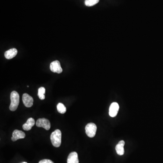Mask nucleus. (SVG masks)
Wrapping results in <instances>:
<instances>
[{
    "label": "nucleus",
    "instance_id": "obj_1",
    "mask_svg": "<svg viewBox=\"0 0 163 163\" xmlns=\"http://www.w3.org/2000/svg\"><path fill=\"white\" fill-rule=\"evenodd\" d=\"M62 133L59 130H56L52 133L51 140L52 144L54 147H59L61 144Z\"/></svg>",
    "mask_w": 163,
    "mask_h": 163
},
{
    "label": "nucleus",
    "instance_id": "obj_2",
    "mask_svg": "<svg viewBox=\"0 0 163 163\" xmlns=\"http://www.w3.org/2000/svg\"><path fill=\"white\" fill-rule=\"evenodd\" d=\"M11 104L10 110L11 111H15L18 108L20 102V96L18 93L16 91H13L11 94Z\"/></svg>",
    "mask_w": 163,
    "mask_h": 163
},
{
    "label": "nucleus",
    "instance_id": "obj_3",
    "mask_svg": "<svg viewBox=\"0 0 163 163\" xmlns=\"http://www.w3.org/2000/svg\"><path fill=\"white\" fill-rule=\"evenodd\" d=\"M97 130V126L93 123H89L85 127L86 134L90 138H93L95 137Z\"/></svg>",
    "mask_w": 163,
    "mask_h": 163
},
{
    "label": "nucleus",
    "instance_id": "obj_4",
    "mask_svg": "<svg viewBox=\"0 0 163 163\" xmlns=\"http://www.w3.org/2000/svg\"><path fill=\"white\" fill-rule=\"evenodd\" d=\"M36 125L38 127H43L46 130H49L51 128V124L50 121L46 118H40L38 119Z\"/></svg>",
    "mask_w": 163,
    "mask_h": 163
},
{
    "label": "nucleus",
    "instance_id": "obj_5",
    "mask_svg": "<svg viewBox=\"0 0 163 163\" xmlns=\"http://www.w3.org/2000/svg\"><path fill=\"white\" fill-rule=\"evenodd\" d=\"M50 69L52 72L56 73H61L63 71L61 63L58 61H54L51 63Z\"/></svg>",
    "mask_w": 163,
    "mask_h": 163
},
{
    "label": "nucleus",
    "instance_id": "obj_6",
    "mask_svg": "<svg viewBox=\"0 0 163 163\" xmlns=\"http://www.w3.org/2000/svg\"><path fill=\"white\" fill-rule=\"evenodd\" d=\"M22 100L23 103L27 107H31L33 105V98L27 93H24L23 94L22 96Z\"/></svg>",
    "mask_w": 163,
    "mask_h": 163
},
{
    "label": "nucleus",
    "instance_id": "obj_7",
    "mask_svg": "<svg viewBox=\"0 0 163 163\" xmlns=\"http://www.w3.org/2000/svg\"><path fill=\"white\" fill-rule=\"evenodd\" d=\"M119 110V106L117 102H113L110 105L109 108V115L112 117H114L117 116Z\"/></svg>",
    "mask_w": 163,
    "mask_h": 163
},
{
    "label": "nucleus",
    "instance_id": "obj_8",
    "mask_svg": "<svg viewBox=\"0 0 163 163\" xmlns=\"http://www.w3.org/2000/svg\"><path fill=\"white\" fill-rule=\"evenodd\" d=\"M25 137H26V134L24 132L18 130H15L12 133L11 140L13 141H16L18 140L24 138Z\"/></svg>",
    "mask_w": 163,
    "mask_h": 163
},
{
    "label": "nucleus",
    "instance_id": "obj_9",
    "mask_svg": "<svg viewBox=\"0 0 163 163\" xmlns=\"http://www.w3.org/2000/svg\"><path fill=\"white\" fill-rule=\"evenodd\" d=\"M67 163H79L78 154L77 152L70 153L68 157Z\"/></svg>",
    "mask_w": 163,
    "mask_h": 163
},
{
    "label": "nucleus",
    "instance_id": "obj_10",
    "mask_svg": "<svg viewBox=\"0 0 163 163\" xmlns=\"http://www.w3.org/2000/svg\"><path fill=\"white\" fill-rule=\"evenodd\" d=\"M35 120L33 118H30L27 120V121L23 125V129L25 130H31L32 127L35 125Z\"/></svg>",
    "mask_w": 163,
    "mask_h": 163
},
{
    "label": "nucleus",
    "instance_id": "obj_11",
    "mask_svg": "<svg viewBox=\"0 0 163 163\" xmlns=\"http://www.w3.org/2000/svg\"><path fill=\"white\" fill-rule=\"evenodd\" d=\"M17 50L15 48H11L5 53V57L6 59H10L15 57L17 54Z\"/></svg>",
    "mask_w": 163,
    "mask_h": 163
},
{
    "label": "nucleus",
    "instance_id": "obj_12",
    "mask_svg": "<svg viewBox=\"0 0 163 163\" xmlns=\"http://www.w3.org/2000/svg\"><path fill=\"white\" fill-rule=\"evenodd\" d=\"M124 140H121L116 145V152L118 155H122L124 154L125 151L124 148Z\"/></svg>",
    "mask_w": 163,
    "mask_h": 163
},
{
    "label": "nucleus",
    "instance_id": "obj_13",
    "mask_svg": "<svg viewBox=\"0 0 163 163\" xmlns=\"http://www.w3.org/2000/svg\"><path fill=\"white\" fill-rule=\"evenodd\" d=\"M46 93V89L44 87H41L38 89V96H39L40 99L41 100L45 99V93Z\"/></svg>",
    "mask_w": 163,
    "mask_h": 163
},
{
    "label": "nucleus",
    "instance_id": "obj_14",
    "mask_svg": "<svg viewBox=\"0 0 163 163\" xmlns=\"http://www.w3.org/2000/svg\"><path fill=\"white\" fill-rule=\"evenodd\" d=\"M57 110L58 112L61 114H64L66 112V108L62 103H59L57 106Z\"/></svg>",
    "mask_w": 163,
    "mask_h": 163
},
{
    "label": "nucleus",
    "instance_id": "obj_15",
    "mask_svg": "<svg viewBox=\"0 0 163 163\" xmlns=\"http://www.w3.org/2000/svg\"><path fill=\"white\" fill-rule=\"evenodd\" d=\"M99 0H85V4L87 6H93L99 2Z\"/></svg>",
    "mask_w": 163,
    "mask_h": 163
},
{
    "label": "nucleus",
    "instance_id": "obj_16",
    "mask_svg": "<svg viewBox=\"0 0 163 163\" xmlns=\"http://www.w3.org/2000/svg\"><path fill=\"white\" fill-rule=\"evenodd\" d=\"M39 163H54L50 159H45L41 160Z\"/></svg>",
    "mask_w": 163,
    "mask_h": 163
},
{
    "label": "nucleus",
    "instance_id": "obj_17",
    "mask_svg": "<svg viewBox=\"0 0 163 163\" xmlns=\"http://www.w3.org/2000/svg\"><path fill=\"white\" fill-rule=\"evenodd\" d=\"M26 163V162H23V163Z\"/></svg>",
    "mask_w": 163,
    "mask_h": 163
}]
</instances>
